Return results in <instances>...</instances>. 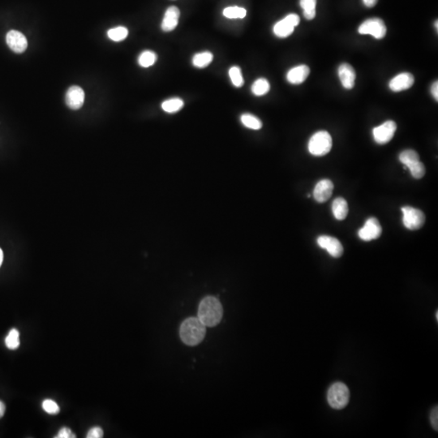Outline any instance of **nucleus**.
<instances>
[{
    "mask_svg": "<svg viewBox=\"0 0 438 438\" xmlns=\"http://www.w3.org/2000/svg\"><path fill=\"white\" fill-rule=\"evenodd\" d=\"M224 309L216 297L206 296L201 301L198 307V318L205 326L214 327L221 322Z\"/></svg>",
    "mask_w": 438,
    "mask_h": 438,
    "instance_id": "1",
    "label": "nucleus"
},
{
    "mask_svg": "<svg viewBox=\"0 0 438 438\" xmlns=\"http://www.w3.org/2000/svg\"><path fill=\"white\" fill-rule=\"evenodd\" d=\"M206 334V326L198 318L185 319L180 328V336L184 343L194 346L202 342Z\"/></svg>",
    "mask_w": 438,
    "mask_h": 438,
    "instance_id": "2",
    "label": "nucleus"
},
{
    "mask_svg": "<svg viewBox=\"0 0 438 438\" xmlns=\"http://www.w3.org/2000/svg\"><path fill=\"white\" fill-rule=\"evenodd\" d=\"M333 142L331 136L326 131L316 133L309 142V151L312 155L322 157L331 150Z\"/></svg>",
    "mask_w": 438,
    "mask_h": 438,
    "instance_id": "3",
    "label": "nucleus"
},
{
    "mask_svg": "<svg viewBox=\"0 0 438 438\" xmlns=\"http://www.w3.org/2000/svg\"><path fill=\"white\" fill-rule=\"evenodd\" d=\"M328 403L334 409H342L350 400V391L345 384L336 382L330 386L327 395Z\"/></svg>",
    "mask_w": 438,
    "mask_h": 438,
    "instance_id": "4",
    "label": "nucleus"
},
{
    "mask_svg": "<svg viewBox=\"0 0 438 438\" xmlns=\"http://www.w3.org/2000/svg\"><path fill=\"white\" fill-rule=\"evenodd\" d=\"M401 209L404 214L403 223L406 228L415 231L423 228L425 223V215L421 210L411 206L403 207Z\"/></svg>",
    "mask_w": 438,
    "mask_h": 438,
    "instance_id": "5",
    "label": "nucleus"
},
{
    "mask_svg": "<svg viewBox=\"0 0 438 438\" xmlns=\"http://www.w3.org/2000/svg\"><path fill=\"white\" fill-rule=\"evenodd\" d=\"M358 31L361 34L372 35L375 38L382 39L386 34V26L381 19L371 18L364 21Z\"/></svg>",
    "mask_w": 438,
    "mask_h": 438,
    "instance_id": "6",
    "label": "nucleus"
},
{
    "mask_svg": "<svg viewBox=\"0 0 438 438\" xmlns=\"http://www.w3.org/2000/svg\"><path fill=\"white\" fill-rule=\"evenodd\" d=\"M300 19L296 14H289L277 22L274 26V33L280 38L287 37L294 32L295 27L299 25Z\"/></svg>",
    "mask_w": 438,
    "mask_h": 438,
    "instance_id": "7",
    "label": "nucleus"
},
{
    "mask_svg": "<svg viewBox=\"0 0 438 438\" xmlns=\"http://www.w3.org/2000/svg\"><path fill=\"white\" fill-rule=\"evenodd\" d=\"M397 130L396 122L388 120L373 129V138L379 145H385L390 142Z\"/></svg>",
    "mask_w": 438,
    "mask_h": 438,
    "instance_id": "8",
    "label": "nucleus"
},
{
    "mask_svg": "<svg viewBox=\"0 0 438 438\" xmlns=\"http://www.w3.org/2000/svg\"><path fill=\"white\" fill-rule=\"evenodd\" d=\"M382 233L381 224L376 217H370L367 220L365 226L358 232L359 237L364 241L377 240Z\"/></svg>",
    "mask_w": 438,
    "mask_h": 438,
    "instance_id": "9",
    "label": "nucleus"
},
{
    "mask_svg": "<svg viewBox=\"0 0 438 438\" xmlns=\"http://www.w3.org/2000/svg\"><path fill=\"white\" fill-rule=\"evenodd\" d=\"M318 244L321 248L326 249L333 257L338 258L343 254V247L336 238L321 236L318 238Z\"/></svg>",
    "mask_w": 438,
    "mask_h": 438,
    "instance_id": "10",
    "label": "nucleus"
},
{
    "mask_svg": "<svg viewBox=\"0 0 438 438\" xmlns=\"http://www.w3.org/2000/svg\"><path fill=\"white\" fill-rule=\"evenodd\" d=\"M6 41L9 48L15 53H23L28 47V41L25 35L17 30L9 31L6 36Z\"/></svg>",
    "mask_w": 438,
    "mask_h": 438,
    "instance_id": "11",
    "label": "nucleus"
},
{
    "mask_svg": "<svg viewBox=\"0 0 438 438\" xmlns=\"http://www.w3.org/2000/svg\"><path fill=\"white\" fill-rule=\"evenodd\" d=\"M66 104L72 110L81 108L84 102V92L79 86L70 87L65 97Z\"/></svg>",
    "mask_w": 438,
    "mask_h": 438,
    "instance_id": "12",
    "label": "nucleus"
},
{
    "mask_svg": "<svg viewBox=\"0 0 438 438\" xmlns=\"http://www.w3.org/2000/svg\"><path fill=\"white\" fill-rule=\"evenodd\" d=\"M415 78L408 72L400 73L389 81V87L393 92H401L411 88L414 84Z\"/></svg>",
    "mask_w": 438,
    "mask_h": 438,
    "instance_id": "13",
    "label": "nucleus"
},
{
    "mask_svg": "<svg viewBox=\"0 0 438 438\" xmlns=\"http://www.w3.org/2000/svg\"><path fill=\"white\" fill-rule=\"evenodd\" d=\"M334 190V184L330 180H322L316 185L314 197L319 203L327 201L331 197Z\"/></svg>",
    "mask_w": 438,
    "mask_h": 438,
    "instance_id": "14",
    "label": "nucleus"
},
{
    "mask_svg": "<svg viewBox=\"0 0 438 438\" xmlns=\"http://www.w3.org/2000/svg\"><path fill=\"white\" fill-rule=\"evenodd\" d=\"M180 16H181V12L177 7L171 6L168 8L162 20V30L164 32H170L174 30L178 25Z\"/></svg>",
    "mask_w": 438,
    "mask_h": 438,
    "instance_id": "15",
    "label": "nucleus"
},
{
    "mask_svg": "<svg viewBox=\"0 0 438 438\" xmlns=\"http://www.w3.org/2000/svg\"><path fill=\"white\" fill-rule=\"evenodd\" d=\"M338 76L342 86L346 90H352L356 81V72L354 68L348 64H342L338 68Z\"/></svg>",
    "mask_w": 438,
    "mask_h": 438,
    "instance_id": "16",
    "label": "nucleus"
},
{
    "mask_svg": "<svg viewBox=\"0 0 438 438\" xmlns=\"http://www.w3.org/2000/svg\"><path fill=\"white\" fill-rule=\"evenodd\" d=\"M310 73V68L307 65H299L291 68L287 74L289 83L292 84H302Z\"/></svg>",
    "mask_w": 438,
    "mask_h": 438,
    "instance_id": "17",
    "label": "nucleus"
},
{
    "mask_svg": "<svg viewBox=\"0 0 438 438\" xmlns=\"http://www.w3.org/2000/svg\"><path fill=\"white\" fill-rule=\"evenodd\" d=\"M332 211L334 213V217L337 220L342 221L346 218L348 214V204L346 200L342 197L336 198L333 204H332Z\"/></svg>",
    "mask_w": 438,
    "mask_h": 438,
    "instance_id": "18",
    "label": "nucleus"
},
{
    "mask_svg": "<svg viewBox=\"0 0 438 438\" xmlns=\"http://www.w3.org/2000/svg\"><path fill=\"white\" fill-rule=\"evenodd\" d=\"M213 54L209 52H201L195 55L193 58V64L197 68H206L213 61Z\"/></svg>",
    "mask_w": 438,
    "mask_h": 438,
    "instance_id": "19",
    "label": "nucleus"
},
{
    "mask_svg": "<svg viewBox=\"0 0 438 438\" xmlns=\"http://www.w3.org/2000/svg\"><path fill=\"white\" fill-rule=\"evenodd\" d=\"M184 101L179 98L168 99L162 103V108L164 111L167 113H176L181 111L184 107Z\"/></svg>",
    "mask_w": 438,
    "mask_h": 438,
    "instance_id": "20",
    "label": "nucleus"
},
{
    "mask_svg": "<svg viewBox=\"0 0 438 438\" xmlns=\"http://www.w3.org/2000/svg\"><path fill=\"white\" fill-rule=\"evenodd\" d=\"M270 90H271V84L265 78L257 79L252 85V92L256 96H263L267 95Z\"/></svg>",
    "mask_w": 438,
    "mask_h": 438,
    "instance_id": "21",
    "label": "nucleus"
},
{
    "mask_svg": "<svg viewBox=\"0 0 438 438\" xmlns=\"http://www.w3.org/2000/svg\"><path fill=\"white\" fill-rule=\"evenodd\" d=\"M300 6L303 10V16L307 20H313L316 17L317 0H300Z\"/></svg>",
    "mask_w": 438,
    "mask_h": 438,
    "instance_id": "22",
    "label": "nucleus"
},
{
    "mask_svg": "<svg viewBox=\"0 0 438 438\" xmlns=\"http://www.w3.org/2000/svg\"><path fill=\"white\" fill-rule=\"evenodd\" d=\"M158 56L151 51H145L138 58V64L142 68H149L154 65L157 61Z\"/></svg>",
    "mask_w": 438,
    "mask_h": 438,
    "instance_id": "23",
    "label": "nucleus"
},
{
    "mask_svg": "<svg viewBox=\"0 0 438 438\" xmlns=\"http://www.w3.org/2000/svg\"><path fill=\"white\" fill-rule=\"evenodd\" d=\"M243 124L248 128L253 129V130H259L262 127L261 121L258 119L257 117L251 114H244L240 117Z\"/></svg>",
    "mask_w": 438,
    "mask_h": 438,
    "instance_id": "24",
    "label": "nucleus"
},
{
    "mask_svg": "<svg viewBox=\"0 0 438 438\" xmlns=\"http://www.w3.org/2000/svg\"><path fill=\"white\" fill-rule=\"evenodd\" d=\"M127 35H128V30L127 28L123 26L115 27L107 32L109 38L114 41H123L127 37Z\"/></svg>",
    "mask_w": 438,
    "mask_h": 438,
    "instance_id": "25",
    "label": "nucleus"
},
{
    "mask_svg": "<svg viewBox=\"0 0 438 438\" xmlns=\"http://www.w3.org/2000/svg\"><path fill=\"white\" fill-rule=\"evenodd\" d=\"M247 11L240 7H228L224 10V16L229 19H243L246 17Z\"/></svg>",
    "mask_w": 438,
    "mask_h": 438,
    "instance_id": "26",
    "label": "nucleus"
},
{
    "mask_svg": "<svg viewBox=\"0 0 438 438\" xmlns=\"http://www.w3.org/2000/svg\"><path fill=\"white\" fill-rule=\"evenodd\" d=\"M400 161L407 167V166H409L410 164L420 161V156L415 150H404L400 154Z\"/></svg>",
    "mask_w": 438,
    "mask_h": 438,
    "instance_id": "27",
    "label": "nucleus"
},
{
    "mask_svg": "<svg viewBox=\"0 0 438 438\" xmlns=\"http://www.w3.org/2000/svg\"><path fill=\"white\" fill-rule=\"evenodd\" d=\"M7 347L10 350H16L20 346V333L16 329L10 330L5 339Z\"/></svg>",
    "mask_w": 438,
    "mask_h": 438,
    "instance_id": "28",
    "label": "nucleus"
},
{
    "mask_svg": "<svg viewBox=\"0 0 438 438\" xmlns=\"http://www.w3.org/2000/svg\"><path fill=\"white\" fill-rule=\"evenodd\" d=\"M229 76L234 85L240 88L244 85V80L242 75L241 69L237 66H234L229 70Z\"/></svg>",
    "mask_w": 438,
    "mask_h": 438,
    "instance_id": "29",
    "label": "nucleus"
},
{
    "mask_svg": "<svg viewBox=\"0 0 438 438\" xmlns=\"http://www.w3.org/2000/svg\"><path fill=\"white\" fill-rule=\"evenodd\" d=\"M407 167L411 171V174H412L413 178L416 179V180L423 178L425 174V166L420 161L410 164L409 166H407Z\"/></svg>",
    "mask_w": 438,
    "mask_h": 438,
    "instance_id": "30",
    "label": "nucleus"
},
{
    "mask_svg": "<svg viewBox=\"0 0 438 438\" xmlns=\"http://www.w3.org/2000/svg\"><path fill=\"white\" fill-rule=\"evenodd\" d=\"M42 408L47 413L50 415H57L60 412V407L56 402L52 400H46L43 401Z\"/></svg>",
    "mask_w": 438,
    "mask_h": 438,
    "instance_id": "31",
    "label": "nucleus"
},
{
    "mask_svg": "<svg viewBox=\"0 0 438 438\" xmlns=\"http://www.w3.org/2000/svg\"><path fill=\"white\" fill-rule=\"evenodd\" d=\"M88 438H102L103 436V430L99 427L91 428L87 433Z\"/></svg>",
    "mask_w": 438,
    "mask_h": 438,
    "instance_id": "32",
    "label": "nucleus"
},
{
    "mask_svg": "<svg viewBox=\"0 0 438 438\" xmlns=\"http://www.w3.org/2000/svg\"><path fill=\"white\" fill-rule=\"evenodd\" d=\"M56 438H72L76 437V435L72 433V430L68 428H63L58 432Z\"/></svg>",
    "mask_w": 438,
    "mask_h": 438,
    "instance_id": "33",
    "label": "nucleus"
},
{
    "mask_svg": "<svg viewBox=\"0 0 438 438\" xmlns=\"http://www.w3.org/2000/svg\"><path fill=\"white\" fill-rule=\"evenodd\" d=\"M430 420H431V424H432V428H433L434 430H436L437 431L438 430V408L437 407L436 408H434L432 409V412H431V416H430Z\"/></svg>",
    "mask_w": 438,
    "mask_h": 438,
    "instance_id": "34",
    "label": "nucleus"
},
{
    "mask_svg": "<svg viewBox=\"0 0 438 438\" xmlns=\"http://www.w3.org/2000/svg\"><path fill=\"white\" fill-rule=\"evenodd\" d=\"M431 93H432V96H433L434 99H436V101L438 100V83L437 81L434 82L433 84H432V87H431Z\"/></svg>",
    "mask_w": 438,
    "mask_h": 438,
    "instance_id": "35",
    "label": "nucleus"
},
{
    "mask_svg": "<svg viewBox=\"0 0 438 438\" xmlns=\"http://www.w3.org/2000/svg\"><path fill=\"white\" fill-rule=\"evenodd\" d=\"M377 1L378 0H363V3L367 8H373L375 5H377Z\"/></svg>",
    "mask_w": 438,
    "mask_h": 438,
    "instance_id": "36",
    "label": "nucleus"
},
{
    "mask_svg": "<svg viewBox=\"0 0 438 438\" xmlns=\"http://www.w3.org/2000/svg\"><path fill=\"white\" fill-rule=\"evenodd\" d=\"M5 413V405L3 402L0 401V418H2Z\"/></svg>",
    "mask_w": 438,
    "mask_h": 438,
    "instance_id": "37",
    "label": "nucleus"
},
{
    "mask_svg": "<svg viewBox=\"0 0 438 438\" xmlns=\"http://www.w3.org/2000/svg\"><path fill=\"white\" fill-rule=\"evenodd\" d=\"M3 260H4V252H3L2 249L0 248V267L2 265Z\"/></svg>",
    "mask_w": 438,
    "mask_h": 438,
    "instance_id": "38",
    "label": "nucleus"
},
{
    "mask_svg": "<svg viewBox=\"0 0 438 438\" xmlns=\"http://www.w3.org/2000/svg\"><path fill=\"white\" fill-rule=\"evenodd\" d=\"M435 25H436V31H437L438 27H437V21L435 22Z\"/></svg>",
    "mask_w": 438,
    "mask_h": 438,
    "instance_id": "39",
    "label": "nucleus"
},
{
    "mask_svg": "<svg viewBox=\"0 0 438 438\" xmlns=\"http://www.w3.org/2000/svg\"><path fill=\"white\" fill-rule=\"evenodd\" d=\"M436 320H438V312L437 311L436 312Z\"/></svg>",
    "mask_w": 438,
    "mask_h": 438,
    "instance_id": "40",
    "label": "nucleus"
}]
</instances>
